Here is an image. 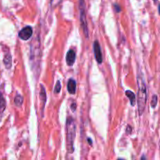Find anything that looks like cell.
I'll list each match as a JSON object with an SVG mask.
<instances>
[{
	"label": "cell",
	"instance_id": "obj_21",
	"mask_svg": "<svg viewBox=\"0 0 160 160\" xmlns=\"http://www.w3.org/2000/svg\"><path fill=\"white\" fill-rule=\"evenodd\" d=\"M153 1H154V2H157L158 0H153Z\"/></svg>",
	"mask_w": 160,
	"mask_h": 160
},
{
	"label": "cell",
	"instance_id": "obj_14",
	"mask_svg": "<svg viewBox=\"0 0 160 160\" xmlns=\"http://www.w3.org/2000/svg\"><path fill=\"white\" fill-rule=\"evenodd\" d=\"M158 102V97L157 95H153L152 98V102H151V106L152 108H156V105H157Z\"/></svg>",
	"mask_w": 160,
	"mask_h": 160
},
{
	"label": "cell",
	"instance_id": "obj_6",
	"mask_svg": "<svg viewBox=\"0 0 160 160\" xmlns=\"http://www.w3.org/2000/svg\"><path fill=\"white\" fill-rule=\"evenodd\" d=\"M94 52H95V59H96L97 62L98 63H102V51H101V47H100L99 43H98V41H95L94 42Z\"/></svg>",
	"mask_w": 160,
	"mask_h": 160
},
{
	"label": "cell",
	"instance_id": "obj_2",
	"mask_svg": "<svg viewBox=\"0 0 160 160\" xmlns=\"http://www.w3.org/2000/svg\"><path fill=\"white\" fill-rule=\"evenodd\" d=\"M138 92L137 102L139 115L141 116L144 112L145 106H146L147 88L145 81L140 77L138 78Z\"/></svg>",
	"mask_w": 160,
	"mask_h": 160
},
{
	"label": "cell",
	"instance_id": "obj_15",
	"mask_svg": "<svg viewBox=\"0 0 160 160\" xmlns=\"http://www.w3.org/2000/svg\"><path fill=\"white\" fill-rule=\"evenodd\" d=\"M60 90H61L60 81H57V82H56V87H55V89H54L55 93H59Z\"/></svg>",
	"mask_w": 160,
	"mask_h": 160
},
{
	"label": "cell",
	"instance_id": "obj_3",
	"mask_svg": "<svg viewBox=\"0 0 160 160\" xmlns=\"http://www.w3.org/2000/svg\"><path fill=\"white\" fill-rule=\"evenodd\" d=\"M66 128H67V151L69 153H72L73 152V142L76 134V125H75L74 120L71 117L67 118Z\"/></svg>",
	"mask_w": 160,
	"mask_h": 160
},
{
	"label": "cell",
	"instance_id": "obj_12",
	"mask_svg": "<svg viewBox=\"0 0 160 160\" xmlns=\"http://www.w3.org/2000/svg\"><path fill=\"white\" fill-rule=\"evenodd\" d=\"M126 95L128 97V98H129L130 102H131V106H134V105H135V102H136L135 94H134L133 92H131V91H127Z\"/></svg>",
	"mask_w": 160,
	"mask_h": 160
},
{
	"label": "cell",
	"instance_id": "obj_10",
	"mask_svg": "<svg viewBox=\"0 0 160 160\" xmlns=\"http://www.w3.org/2000/svg\"><path fill=\"white\" fill-rule=\"evenodd\" d=\"M3 62L7 69H10L12 67V56L9 53H6L3 58Z\"/></svg>",
	"mask_w": 160,
	"mask_h": 160
},
{
	"label": "cell",
	"instance_id": "obj_11",
	"mask_svg": "<svg viewBox=\"0 0 160 160\" xmlns=\"http://www.w3.org/2000/svg\"><path fill=\"white\" fill-rule=\"evenodd\" d=\"M6 100H5L2 94L0 93V121H1V119L2 117V114L4 112L5 109H6Z\"/></svg>",
	"mask_w": 160,
	"mask_h": 160
},
{
	"label": "cell",
	"instance_id": "obj_5",
	"mask_svg": "<svg viewBox=\"0 0 160 160\" xmlns=\"http://www.w3.org/2000/svg\"><path fill=\"white\" fill-rule=\"evenodd\" d=\"M33 30L32 28L30 26H27L23 28L21 31L19 32V37L23 41H28L30 38L32 36Z\"/></svg>",
	"mask_w": 160,
	"mask_h": 160
},
{
	"label": "cell",
	"instance_id": "obj_18",
	"mask_svg": "<svg viewBox=\"0 0 160 160\" xmlns=\"http://www.w3.org/2000/svg\"><path fill=\"white\" fill-rule=\"evenodd\" d=\"M76 108H77V105L76 103H73L71 106V109H72V111H73L74 112L75 110H76Z\"/></svg>",
	"mask_w": 160,
	"mask_h": 160
},
{
	"label": "cell",
	"instance_id": "obj_9",
	"mask_svg": "<svg viewBox=\"0 0 160 160\" xmlns=\"http://www.w3.org/2000/svg\"><path fill=\"white\" fill-rule=\"evenodd\" d=\"M76 81L73 79H70L67 83V90L71 95H73L76 92Z\"/></svg>",
	"mask_w": 160,
	"mask_h": 160
},
{
	"label": "cell",
	"instance_id": "obj_7",
	"mask_svg": "<svg viewBox=\"0 0 160 160\" xmlns=\"http://www.w3.org/2000/svg\"><path fill=\"white\" fill-rule=\"evenodd\" d=\"M75 59H76V53L73 50L70 49L67 52V56H66V60H67V64L69 67H72L74 64Z\"/></svg>",
	"mask_w": 160,
	"mask_h": 160
},
{
	"label": "cell",
	"instance_id": "obj_4",
	"mask_svg": "<svg viewBox=\"0 0 160 160\" xmlns=\"http://www.w3.org/2000/svg\"><path fill=\"white\" fill-rule=\"evenodd\" d=\"M80 21H81V28L84 31V36L86 38H88V29L87 20H86V12H85V2L84 0H80Z\"/></svg>",
	"mask_w": 160,
	"mask_h": 160
},
{
	"label": "cell",
	"instance_id": "obj_17",
	"mask_svg": "<svg viewBox=\"0 0 160 160\" xmlns=\"http://www.w3.org/2000/svg\"><path fill=\"white\" fill-rule=\"evenodd\" d=\"M114 7H115L116 11H117V12H120V10H121V8H120V6H119L118 4L114 5Z\"/></svg>",
	"mask_w": 160,
	"mask_h": 160
},
{
	"label": "cell",
	"instance_id": "obj_8",
	"mask_svg": "<svg viewBox=\"0 0 160 160\" xmlns=\"http://www.w3.org/2000/svg\"><path fill=\"white\" fill-rule=\"evenodd\" d=\"M40 101H41V106H42V111L44 110L45 108V102H46V92H45V88L43 85H41V91H40Z\"/></svg>",
	"mask_w": 160,
	"mask_h": 160
},
{
	"label": "cell",
	"instance_id": "obj_13",
	"mask_svg": "<svg viewBox=\"0 0 160 160\" xmlns=\"http://www.w3.org/2000/svg\"><path fill=\"white\" fill-rule=\"evenodd\" d=\"M23 98L20 95H17L14 98V103L17 106H21V105L23 104Z\"/></svg>",
	"mask_w": 160,
	"mask_h": 160
},
{
	"label": "cell",
	"instance_id": "obj_1",
	"mask_svg": "<svg viewBox=\"0 0 160 160\" xmlns=\"http://www.w3.org/2000/svg\"><path fill=\"white\" fill-rule=\"evenodd\" d=\"M42 59V48L41 42L38 34H36L31 44V52H30V62L31 65V70L34 73L35 78H38L40 74V64Z\"/></svg>",
	"mask_w": 160,
	"mask_h": 160
},
{
	"label": "cell",
	"instance_id": "obj_19",
	"mask_svg": "<svg viewBox=\"0 0 160 160\" xmlns=\"http://www.w3.org/2000/svg\"><path fill=\"white\" fill-rule=\"evenodd\" d=\"M88 142H89V144H90V145H92V140H91L90 138H88Z\"/></svg>",
	"mask_w": 160,
	"mask_h": 160
},
{
	"label": "cell",
	"instance_id": "obj_16",
	"mask_svg": "<svg viewBox=\"0 0 160 160\" xmlns=\"http://www.w3.org/2000/svg\"><path fill=\"white\" fill-rule=\"evenodd\" d=\"M62 2V0H51V6L52 8H55L59 6V3Z\"/></svg>",
	"mask_w": 160,
	"mask_h": 160
},
{
	"label": "cell",
	"instance_id": "obj_20",
	"mask_svg": "<svg viewBox=\"0 0 160 160\" xmlns=\"http://www.w3.org/2000/svg\"><path fill=\"white\" fill-rule=\"evenodd\" d=\"M159 15H160V4H159Z\"/></svg>",
	"mask_w": 160,
	"mask_h": 160
}]
</instances>
